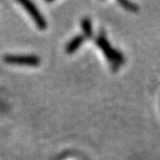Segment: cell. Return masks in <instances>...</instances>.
I'll use <instances>...</instances> for the list:
<instances>
[{
  "instance_id": "obj_2",
  "label": "cell",
  "mask_w": 160,
  "mask_h": 160,
  "mask_svg": "<svg viewBox=\"0 0 160 160\" xmlns=\"http://www.w3.org/2000/svg\"><path fill=\"white\" fill-rule=\"evenodd\" d=\"M20 3L26 8V11L29 12V15L34 20V22H36L38 27H39L40 29H45L47 26V22L44 19L43 16L40 14V12L38 11L36 5H34L33 3H31L30 1H20Z\"/></svg>"
},
{
  "instance_id": "obj_5",
  "label": "cell",
  "mask_w": 160,
  "mask_h": 160,
  "mask_svg": "<svg viewBox=\"0 0 160 160\" xmlns=\"http://www.w3.org/2000/svg\"><path fill=\"white\" fill-rule=\"evenodd\" d=\"M81 28L84 32L86 38H91L92 36V22L89 19L85 18L81 21Z\"/></svg>"
},
{
  "instance_id": "obj_6",
  "label": "cell",
  "mask_w": 160,
  "mask_h": 160,
  "mask_svg": "<svg viewBox=\"0 0 160 160\" xmlns=\"http://www.w3.org/2000/svg\"><path fill=\"white\" fill-rule=\"evenodd\" d=\"M119 3L125 9H127V11H129L131 12H139V6L134 2L127 1V0H119Z\"/></svg>"
},
{
  "instance_id": "obj_3",
  "label": "cell",
  "mask_w": 160,
  "mask_h": 160,
  "mask_svg": "<svg viewBox=\"0 0 160 160\" xmlns=\"http://www.w3.org/2000/svg\"><path fill=\"white\" fill-rule=\"evenodd\" d=\"M4 62L18 65L37 66L40 63V59L34 55H6L4 56Z\"/></svg>"
},
{
  "instance_id": "obj_4",
  "label": "cell",
  "mask_w": 160,
  "mask_h": 160,
  "mask_svg": "<svg viewBox=\"0 0 160 160\" xmlns=\"http://www.w3.org/2000/svg\"><path fill=\"white\" fill-rule=\"evenodd\" d=\"M83 41H84V38H83V36H77V37H75L74 39H72V41L70 42L69 45L66 48L67 53H69V54L74 53L75 51L77 50L80 46H81Z\"/></svg>"
},
{
  "instance_id": "obj_1",
  "label": "cell",
  "mask_w": 160,
  "mask_h": 160,
  "mask_svg": "<svg viewBox=\"0 0 160 160\" xmlns=\"http://www.w3.org/2000/svg\"><path fill=\"white\" fill-rule=\"evenodd\" d=\"M96 43H97L98 46L103 51V53L105 54V56H106L107 60H109V62H111L114 71L118 70L121 63L125 62L124 55L120 51L113 49V48L110 46L106 39V37H105L104 32H101L99 34V37L97 38V40H96Z\"/></svg>"
}]
</instances>
